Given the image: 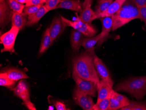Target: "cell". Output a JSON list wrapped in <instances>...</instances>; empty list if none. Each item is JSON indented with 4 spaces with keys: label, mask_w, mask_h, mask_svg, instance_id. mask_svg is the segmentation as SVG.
<instances>
[{
    "label": "cell",
    "mask_w": 146,
    "mask_h": 110,
    "mask_svg": "<svg viewBox=\"0 0 146 110\" xmlns=\"http://www.w3.org/2000/svg\"><path fill=\"white\" fill-rule=\"evenodd\" d=\"M95 51H85L75 56L72 60L73 70L81 78L94 82L98 89L100 86V78L97 73L94 64Z\"/></svg>",
    "instance_id": "1"
},
{
    "label": "cell",
    "mask_w": 146,
    "mask_h": 110,
    "mask_svg": "<svg viewBox=\"0 0 146 110\" xmlns=\"http://www.w3.org/2000/svg\"><path fill=\"white\" fill-rule=\"evenodd\" d=\"M112 30L114 31L135 19H140L139 9L131 0H127L116 13L111 16Z\"/></svg>",
    "instance_id": "2"
},
{
    "label": "cell",
    "mask_w": 146,
    "mask_h": 110,
    "mask_svg": "<svg viewBox=\"0 0 146 110\" xmlns=\"http://www.w3.org/2000/svg\"><path fill=\"white\" fill-rule=\"evenodd\" d=\"M116 91L127 93L137 100L141 101L146 95V75L128 79L115 87Z\"/></svg>",
    "instance_id": "3"
},
{
    "label": "cell",
    "mask_w": 146,
    "mask_h": 110,
    "mask_svg": "<svg viewBox=\"0 0 146 110\" xmlns=\"http://www.w3.org/2000/svg\"><path fill=\"white\" fill-rule=\"evenodd\" d=\"M60 16L67 27H71L74 29L81 32L85 37H93L96 34L97 31L94 25L82 22L80 20L78 15L77 19L74 21L69 20L63 16Z\"/></svg>",
    "instance_id": "4"
},
{
    "label": "cell",
    "mask_w": 146,
    "mask_h": 110,
    "mask_svg": "<svg viewBox=\"0 0 146 110\" xmlns=\"http://www.w3.org/2000/svg\"><path fill=\"white\" fill-rule=\"evenodd\" d=\"M12 90L15 96L23 100V105L28 109L30 110H36L35 105L30 100L29 88L25 81L21 79L16 87L13 89Z\"/></svg>",
    "instance_id": "5"
},
{
    "label": "cell",
    "mask_w": 146,
    "mask_h": 110,
    "mask_svg": "<svg viewBox=\"0 0 146 110\" xmlns=\"http://www.w3.org/2000/svg\"><path fill=\"white\" fill-rule=\"evenodd\" d=\"M72 78L75 81L76 87L80 91L91 97L96 96L97 91L98 89L94 82L81 78L74 70H73Z\"/></svg>",
    "instance_id": "6"
},
{
    "label": "cell",
    "mask_w": 146,
    "mask_h": 110,
    "mask_svg": "<svg viewBox=\"0 0 146 110\" xmlns=\"http://www.w3.org/2000/svg\"><path fill=\"white\" fill-rule=\"evenodd\" d=\"M19 29L17 27H12L8 32L1 36V43L2 44L4 48L1 49V52H9L11 53H15V44Z\"/></svg>",
    "instance_id": "7"
},
{
    "label": "cell",
    "mask_w": 146,
    "mask_h": 110,
    "mask_svg": "<svg viewBox=\"0 0 146 110\" xmlns=\"http://www.w3.org/2000/svg\"><path fill=\"white\" fill-rule=\"evenodd\" d=\"M73 99L78 105L83 110H93L95 105L91 96L82 93L75 87L73 93Z\"/></svg>",
    "instance_id": "8"
},
{
    "label": "cell",
    "mask_w": 146,
    "mask_h": 110,
    "mask_svg": "<svg viewBox=\"0 0 146 110\" xmlns=\"http://www.w3.org/2000/svg\"><path fill=\"white\" fill-rule=\"evenodd\" d=\"M131 101L125 96L118 93L112 89L110 98V105L108 110H116L127 106Z\"/></svg>",
    "instance_id": "9"
},
{
    "label": "cell",
    "mask_w": 146,
    "mask_h": 110,
    "mask_svg": "<svg viewBox=\"0 0 146 110\" xmlns=\"http://www.w3.org/2000/svg\"><path fill=\"white\" fill-rule=\"evenodd\" d=\"M66 27L61 16H56L54 18L49 27L52 43L62 34Z\"/></svg>",
    "instance_id": "10"
},
{
    "label": "cell",
    "mask_w": 146,
    "mask_h": 110,
    "mask_svg": "<svg viewBox=\"0 0 146 110\" xmlns=\"http://www.w3.org/2000/svg\"><path fill=\"white\" fill-rule=\"evenodd\" d=\"M94 64L99 78L108 82L111 86L113 87L114 82L111 77L107 68L102 60L99 59L96 55L94 59Z\"/></svg>",
    "instance_id": "11"
},
{
    "label": "cell",
    "mask_w": 146,
    "mask_h": 110,
    "mask_svg": "<svg viewBox=\"0 0 146 110\" xmlns=\"http://www.w3.org/2000/svg\"><path fill=\"white\" fill-rule=\"evenodd\" d=\"M13 11L11 9L6 1L0 2V27L5 28L12 19Z\"/></svg>",
    "instance_id": "12"
},
{
    "label": "cell",
    "mask_w": 146,
    "mask_h": 110,
    "mask_svg": "<svg viewBox=\"0 0 146 110\" xmlns=\"http://www.w3.org/2000/svg\"><path fill=\"white\" fill-rule=\"evenodd\" d=\"M0 77H5L17 81L29 78V76L23 71L15 68H10L4 71L0 74Z\"/></svg>",
    "instance_id": "13"
},
{
    "label": "cell",
    "mask_w": 146,
    "mask_h": 110,
    "mask_svg": "<svg viewBox=\"0 0 146 110\" xmlns=\"http://www.w3.org/2000/svg\"><path fill=\"white\" fill-rule=\"evenodd\" d=\"M82 8L83 4L80 0H61L56 9H66L81 13Z\"/></svg>",
    "instance_id": "14"
},
{
    "label": "cell",
    "mask_w": 146,
    "mask_h": 110,
    "mask_svg": "<svg viewBox=\"0 0 146 110\" xmlns=\"http://www.w3.org/2000/svg\"><path fill=\"white\" fill-rule=\"evenodd\" d=\"M84 35L81 32L73 29L71 31L70 41L73 51L78 53L82 45Z\"/></svg>",
    "instance_id": "15"
},
{
    "label": "cell",
    "mask_w": 146,
    "mask_h": 110,
    "mask_svg": "<svg viewBox=\"0 0 146 110\" xmlns=\"http://www.w3.org/2000/svg\"><path fill=\"white\" fill-rule=\"evenodd\" d=\"M127 0H115L106 10L97 15V19L106 17H111L119 11Z\"/></svg>",
    "instance_id": "16"
},
{
    "label": "cell",
    "mask_w": 146,
    "mask_h": 110,
    "mask_svg": "<svg viewBox=\"0 0 146 110\" xmlns=\"http://www.w3.org/2000/svg\"><path fill=\"white\" fill-rule=\"evenodd\" d=\"M28 16L23 12L19 13L17 11H13L11 19L12 27H17L20 30L24 29L27 22Z\"/></svg>",
    "instance_id": "17"
},
{
    "label": "cell",
    "mask_w": 146,
    "mask_h": 110,
    "mask_svg": "<svg viewBox=\"0 0 146 110\" xmlns=\"http://www.w3.org/2000/svg\"><path fill=\"white\" fill-rule=\"evenodd\" d=\"M49 11L45 5H43L37 11L28 16L26 27H32L38 23L41 19Z\"/></svg>",
    "instance_id": "18"
},
{
    "label": "cell",
    "mask_w": 146,
    "mask_h": 110,
    "mask_svg": "<svg viewBox=\"0 0 146 110\" xmlns=\"http://www.w3.org/2000/svg\"><path fill=\"white\" fill-rule=\"evenodd\" d=\"M100 20L102 23V29L101 33V39L98 42L99 45L104 41L108 37L111 30H112V20L111 17H104L101 18Z\"/></svg>",
    "instance_id": "19"
},
{
    "label": "cell",
    "mask_w": 146,
    "mask_h": 110,
    "mask_svg": "<svg viewBox=\"0 0 146 110\" xmlns=\"http://www.w3.org/2000/svg\"><path fill=\"white\" fill-rule=\"evenodd\" d=\"M112 89V87L108 82L103 79H101L100 86L98 89V97L97 102L110 96Z\"/></svg>",
    "instance_id": "20"
},
{
    "label": "cell",
    "mask_w": 146,
    "mask_h": 110,
    "mask_svg": "<svg viewBox=\"0 0 146 110\" xmlns=\"http://www.w3.org/2000/svg\"><path fill=\"white\" fill-rule=\"evenodd\" d=\"M52 44L51 38L50 33V28H47L42 35L40 46L38 51V55L41 56L46 52Z\"/></svg>",
    "instance_id": "21"
},
{
    "label": "cell",
    "mask_w": 146,
    "mask_h": 110,
    "mask_svg": "<svg viewBox=\"0 0 146 110\" xmlns=\"http://www.w3.org/2000/svg\"><path fill=\"white\" fill-rule=\"evenodd\" d=\"M101 39V33H99L95 37H87L84 39L82 46L86 51H94L95 45Z\"/></svg>",
    "instance_id": "22"
},
{
    "label": "cell",
    "mask_w": 146,
    "mask_h": 110,
    "mask_svg": "<svg viewBox=\"0 0 146 110\" xmlns=\"http://www.w3.org/2000/svg\"><path fill=\"white\" fill-rule=\"evenodd\" d=\"M79 18L84 23L91 24L93 20L97 19V15L91 7H87L83 9Z\"/></svg>",
    "instance_id": "23"
},
{
    "label": "cell",
    "mask_w": 146,
    "mask_h": 110,
    "mask_svg": "<svg viewBox=\"0 0 146 110\" xmlns=\"http://www.w3.org/2000/svg\"><path fill=\"white\" fill-rule=\"evenodd\" d=\"M121 110H146V102L131 101L130 104L121 108Z\"/></svg>",
    "instance_id": "24"
},
{
    "label": "cell",
    "mask_w": 146,
    "mask_h": 110,
    "mask_svg": "<svg viewBox=\"0 0 146 110\" xmlns=\"http://www.w3.org/2000/svg\"><path fill=\"white\" fill-rule=\"evenodd\" d=\"M6 1L13 11H17L19 13H22L23 11L25 5L21 4L17 0H6Z\"/></svg>",
    "instance_id": "25"
},
{
    "label": "cell",
    "mask_w": 146,
    "mask_h": 110,
    "mask_svg": "<svg viewBox=\"0 0 146 110\" xmlns=\"http://www.w3.org/2000/svg\"><path fill=\"white\" fill-rule=\"evenodd\" d=\"M110 96L97 102L93 106V110H107L110 105Z\"/></svg>",
    "instance_id": "26"
},
{
    "label": "cell",
    "mask_w": 146,
    "mask_h": 110,
    "mask_svg": "<svg viewBox=\"0 0 146 110\" xmlns=\"http://www.w3.org/2000/svg\"><path fill=\"white\" fill-rule=\"evenodd\" d=\"M112 2L113 1L109 0H106L105 1L98 4L96 8V10L95 11L96 15H98L106 10Z\"/></svg>",
    "instance_id": "27"
},
{
    "label": "cell",
    "mask_w": 146,
    "mask_h": 110,
    "mask_svg": "<svg viewBox=\"0 0 146 110\" xmlns=\"http://www.w3.org/2000/svg\"><path fill=\"white\" fill-rule=\"evenodd\" d=\"M17 81L12 80L5 77H0V85L9 88H12L15 85Z\"/></svg>",
    "instance_id": "28"
},
{
    "label": "cell",
    "mask_w": 146,
    "mask_h": 110,
    "mask_svg": "<svg viewBox=\"0 0 146 110\" xmlns=\"http://www.w3.org/2000/svg\"><path fill=\"white\" fill-rule=\"evenodd\" d=\"M43 5H31L26 6H25L23 12L27 15H30L33 14L35 12L37 11Z\"/></svg>",
    "instance_id": "29"
},
{
    "label": "cell",
    "mask_w": 146,
    "mask_h": 110,
    "mask_svg": "<svg viewBox=\"0 0 146 110\" xmlns=\"http://www.w3.org/2000/svg\"><path fill=\"white\" fill-rule=\"evenodd\" d=\"M61 0H46L45 5L47 9L50 11L56 9Z\"/></svg>",
    "instance_id": "30"
},
{
    "label": "cell",
    "mask_w": 146,
    "mask_h": 110,
    "mask_svg": "<svg viewBox=\"0 0 146 110\" xmlns=\"http://www.w3.org/2000/svg\"><path fill=\"white\" fill-rule=\"evenodd\" d=\"M52 103L55 107L57 110H70L66 107V106L64 103L59 101H54Z\"/></svg>",
    "instance_id": "31"
},
{
    "label": "cell",
    "mask_w": 146,
    "mask_h": 110,
    "mask_svg": "<svg viewBox=\"0 0 146 110\" xmlns=\"http://www.w3.org/2000/svg\"><path fill=\"white\" fill-rule=\"evenodd\" d=\"M140 15L141 20L144 22L146 27V6L138 8Z\"/></svg>",
    "instance_id": "32"
},
{
    "label": "cell",
    "mask_w": 146,
    "mask_h": 110,
    "mask_svg": "<svg viewBox=\"0 0 146 110\" xmlns=\"http://www.w3.org/2000/svg\"><path fill=\"white\" fill-rule=\"evenodd\" d=\"M46 0H32L28 1L25 4V6H28L31 5H44Z\"/></svg>",
    "instance_id": "33"
},
{
    "label": "cell",
    "mask_w": 146,
    "mask_h": 110,
    "mask_svg": "<svg viewBox=\"0 0 146 110\" xmlns=\"http://www.w3.org/2000/svg\"><path fill=\"white\" fill-rule=\"evenodd\" d=\"M138 8L146 6V0H131Z\"/></svg>",
    "instance_id": "34"
},
{
    "label": "cell",
    "mask_w": 146,
    "mask_h": 110,
    "mask_svg": "<svg viewBox=\"0 0 146 110\" xmlns=\"http://www.w3.org/2000/svg\"><path fill=\"white\" fill-rule=\"evenodd\" d=\"M93 0H84L83 4V9L87 7H91Z\"/></svg>",
    "instance_id": "35"
},
{
    "label": "cell",
    "mask_w": 146,
    "mask_h": 110,
    "mask_svg": "<svg viewBox=\"0 0 146 110\" xmlns=\"http://www.w3.org/2000/svg\"><path fill=\"white\" fill-rule=\"evenodd\" d=\"M17 1L23 4H26V2H27L26 0H17Z\"/></svg>",
    "instance_id": "36"
},
{
    "label": "cell",
    "mask_w": 146,
    "mask_h": 110,
    "mask_svg": "<svg viewBox=\"0 0 146 110\" xmlns=\"http://www.w3.org/2000/svg\"><path fill=\"white\" fill-rule=\"evenodd\" d=\"M106 0H98V4H99L103 1H105Z\"/></svg>",
    "instance_id": "37"
},
{
    "label": "cell",
    "mask_w": 146,
    "mask_h": 110,
    "mask_svg": "<svg viewBox=\"0 0 146 110\" xmlns=\"http://www.w3.org/2000/svg\"><path fill=\"white\" fill-rule=\"evenodd\" d=\"M6 1V0H0V2H3V1Z\"/></svg>",
    "instance_id": "38"
},
{
    "label": "cell",
    "mask_w": 146,
    "mask_h": 110,
    "mask_svg": "<svg viewBox=\"0 0 146 110\" xmlns=\"http://www.w3.org/2000/svg\"><path fill=\"white\" fill-rule=\"evenodd\" d=\"M109 1H113L114 0H109Z\"/></svg>",
    "instance_id": "39"
},
{
    "label": "cell",
    "mask_w": 146,
    "mask_h": 110,
    "mask_svg": "<svg viewBox=\"0 0 146 110\" xmlns=\"http://www.w3.org/2000/svg\"><path fill=\"white\" fill-rule=\"evenodd\" d=\"M26 1H27V2H28V1H29V0H26ZM26 3H27V2H26Z\"/></svg>",
    "instance_id": "40"
},
{
    "label": "cell",
    "mask_w": 146,
    "mask_h": 110,
    "mask_svg": "<svg viewBox=\"0 0 146 110\" xmlns=\"http://www.w3.org/2000/svg\"><path fill=\"white\" fill-rule=\"evenodd\" d=\"M32 1V0H29V1Z\"/></svg>",
    "instance_id": "41"
}]
</instances>
